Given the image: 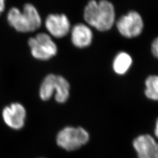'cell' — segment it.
Here are the masks:
<instances>
[{
  "instance_id": "6da1fadb",
  "label": "cell",
  "mask_w": 158,
  "mask_h": 158,
  "mask_svg": "<svg viewBox=\"0 0 158 158\" xmlns=\"http://www.w3.org/2000/svg\"><path fill=\"white\" fill-rule=\"evenodd\" d=\"M83 17L86 24L100 32L112 28L116 22L113 3L108 0H90L85 6Z\"/></svg>"
},
{
  "instance_id": "7a4b0ae2",
  "label": "cell",
  "mask_w": 158,
  "mask_h": 158,
  "mask_svg": "<svg viewBox=\"0 0 158 158\" xmlns=\"http://www.w3.org/2000/svg\"><path fill=\"white\" fill-rule=\"evenodd\" d=\"M7 21L9 25L21 33L34 32L42 25V18L35 6L27 3L21 11L17 7H12L8 12Z\"/></svg>"
},
{
  "instance_id": "3957f363",
  "label": "cell",
  "mask_w": 158,
  "mask_h": 158,
  "mask_svg": "<svg viewBox=\"0 0 158 158\" xmlns=\"http://www.w3.org/2000/svg\"><path fill=\"white\" fill-rule=\"evenodd\" d=\"M115 25L119 34L127 39L139 37L145 28L143 17L135 10H131L121 15L116 20Z\"/></svg>"
},
{
  "instance_id": "277c9868",
  "label": "cell",
  "mask_w": 158,
  "mask_h": 158,
  "mask_svg": "<svg viewBox=\"0 0 158 158\" xmlns=\"http://www.w3.org/2000/svg\"><path fill=\"white\" fill-rule=\"evenodd\" d=\"M28 45L32 56L41 61H46L56 55L57 46L48 34L40 32L30 38Z\"/></svg>"
},
{
  "instance_id": "5b68a950",
  "label": "cell",
  "mask_w": 158,
  "mask_h": 158,
  "mask_svg": "<svg viewBox=\"0 0 158 158\" xmlns=\"http://www.w3.org/2000/svg\"><path fill=\"white\" fill-rule=\"evenodd\" d=\"M89 140V134L81 128L67 127L61 130L57 136V145L63 149L72 151L85 145Z\"/></svg>"
},
{
  "instance_id": "8992f818",
  "label": "cell",
  "mask_w": 158,
  "mask_h": 158,
  "mask_svg": "<svg viewBox=\"0 0 158 158\" xmlns=\"http://www.w3.org/2000/svg\"><path fill=\"white\" fill-rule=\"evenodd\" d=\"M27 116L26 109L19 102H13L3 108L1 117L6 126L13 131H19L23 127Z\"/></svg>"
},
{
  "instance_id": "52a82bcc",
  "label": "cell",
  "mask_w": 158,
  "mask_h": 158,
  "mask_svg": "<svg viewBox=\"0 0 158 158\" xmlns=\"http://www.w3.org/2000/svg\"><path fill=\"white\" fill-rule=\"evenodd\" d=\"M46 29L52 37L62 38L71 30V24L68 17L63 14H51L46 18Z\"/></svg>"
},
{
  "instance_id": "ba28073f",
  "label": "cell",
  "mask_w": 158,
  "mask_h": 158,
  "mask_svg": "<svg viewBox=\"0 0 158 158\" xmlns=\"http://www.w3.org/2000/svg\"><path fill=\"white\" fill-rule=\"evenodd\" d=\"M132 147L136 158H158V141L151 135L137 136L132 142Z\"/></svg>"
},
{
  "instance_id": "9c48e42d",
  "label": "cell",
  "mask_w": 158,
  "mask_h": 158,
  "mask_svg": "<svg viewBox=\"0 0 158 158\" xmlns=\"http://www.w3.org/2000/svg\"><path fill=\"white\" fill-rule=\"evenodd\" d=\"M71 41L76 48L84 49L90 45L93 40V32L86 23L75 24L70 30Z\"/></svg>"
},
{
  "instance_id": "30bf717a",
  "label": "cell",
  "mask_w": 158,
  "mask_h": 158,
  "mask_svg": "<svg viewBox=\"0 0 158 158\" xmlns=\"http://www.w3.org/2000/svg\"><path fill=\"white\" fill-rule=\"evenodd\" d=\"M132 64L133 59L130 53L125 51H121L114 57L112 67L115 73L124 76L130 71Z\"/></svg>"
},
{
  "instance_id": "8fae6325",
  "label": "cell",
  "mask_w": 158,
  "mask_h": 158,
  "mask_svg": "<svg viewBox=\"0 0 158 158\" xmlns=\"http://www.w3.org/2000/svg\"><path fill=\"white\" fill-rule=\"evenodd\" d=\"M55 98L57 102L63 103L68 100L70 93V85L68 80L62 76L56 75L53 86Z\"/></svg>"
},
{
  "instance_id": "7c38bea8",
  "label": "cell",
  "mask_w": 158,
  "mask_h": 158,
  "mask_svg": "<svg viewBox=\"0 0 158 158\" xmlns=\"http://www.w3.org/2000/svg\"><path fill=\"white\" fill-rule=\"evenodd\" d=\"M144 94L147 98L158 102V74H149L144 80Z\"/></svg>"
},
{
  "instance_id": "4fadbf2b",
  "label": "cell",
  "mask_w": 158,
  "mask_h": 158,
  "mask_svg": "<svg viewBox=\"0 0 158 158\" xmlns=\"http://www.w3.org/2000/svg\"><path fill=\"white\" fill-rule=\"evenodd\" d=\"M55 76L56 75L54 74H49L44 79L40 90V97L42 100H49L53 95V86Z\"/></svg>"
},
{
  "instance_id": "5bb4252c",
  "label": "cell",
  "mask_w": 158,
  "mask_h": 158,
  "mask_svg": "<svg viewBox=\"0 0 158 158\" xmlns=\"http://www.w3.org/2000/svg\"><path fill=\"white\" fill-rule=\"evenodd\" d=\"M151 52L153 56L158 60V36L155 38L151 42Z\"/></svg>"
},
{
  "instance_id": "9a60e30c",
  "label": "cell",
  "mask_w": 158,
  "mask_h": 158,
  "mask_svg": "<svg viewBox=\"0 0 158 158\" xmlns=\"http://www.w3.org/2000/svg\"><path fill=\"white\" fill-rule=\"evenodd\" d=\"M153 136L158 141V118L157 119L156 123H155V129H154V132H153Z\"/></svg>"
},
{
  "instance_id": "2e32d148",
  "label": "cell",
  "mask_w": 158,
  "mask_h": 158,
  "mask_svg": "<svg viewBox=\"0 0 158 158\" xmlns=\"http://www.w3.org/2000/svg\"><path fill=\"white\" fill-rule=\"evenodd\" d=\"M6 8V0H0V15L4 11Z\"/></svg>"
}]
</instances>
